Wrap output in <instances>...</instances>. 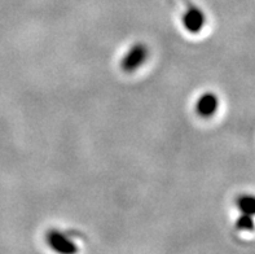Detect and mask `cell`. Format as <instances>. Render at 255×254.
I'll return each mask as SVG.
<instances>
[{
    "label": "cell",
    "mask_w": 255,
    "mask_h": 254,
    "mask_svg": "<svg viewBox=\"0 0 255 254\" xmlns=\"http://www.w3.org/2000/svg\"><path fill=\"white\" fill-rule=\"evenodd\" d=\"M150 57L148 44L141 40L129 45L120 60V69L126 74H133L146 64Z\"/></svg>",
    "instance_id": "6da1fadb"
},
{
    "label": "cell",
    "mask_w": 255,
    "mask_h": 254,
    "mask_svg": "<svg viewBox=\"0 0 255 254\" xmlns=\"http://www.w3.org/2000/svg\"><path fill=\"white\" fill-rule=\"evenodd\" d=\"M183 1H184V8H183L180 16L181 27L188 34L197 35L206 26V14L202 8H200L197 4H194L192 0H183Z\"/></svg>",
    "instance_id": "7a4b0ae2"
},
{
    "label": "cell",
    "mask_w": 255,
    "mask_h": 254,
    "mask_svg": "<svg viewBox=\"0 0 255 254\" xmlns=\"http://www.w3.org/2000/svg\"><path fill=\"white\" fill-rule=\"evenodd\" d=\"M45 243L49 249L56 253L73 254L79 251L75 235L70 231L60 229H49L45 232Z\"/></svg>",
    "instance_id": "3957f363"
},
{
    "label": "cell",
    "mask_w": 255,
    "mask_h": 254,
    "mask_svg": "<svg viewBox=\"0 0 255 254\" xmlns=\"http://www.w3.org/2000/svg\"><path fill=\"white\" fill-rule=\"evenodd\" d=\"M193 109L200 118H211L219 109V97L213 91L202 92L194 101Z\"/></svg>",
    "instance_id": "277c9868"
},
{
    "label": "cell",
    "mask_w": 255,
    "mask_h": 254,
    "mask_svg": "<svg viewBox=\"0 0 255 254\" xmlns=\"http://www.w3.org/2000/svg\"><path fill=\"white\" fill-rule=\"evenodd\" d=\"M236 208L241 213L255 216V196H253V195H240V196H237Z\"/></svg>",
    "instance_id": "5b68a950"
},
{
    "label": "cell",
    "mask_w": 255,
    "mask_h": 254,
    "mask_svg": "<svg viewBox=\"0 0 255 254\" xmlns=\"http://www.w3.org/2000/svg\"><path fill=\"white\" fill-rule=\"evenodd\" d=\"M235 226H236V229L239 230V231H254L255 229L254 216L241 213V216L237 218L236 225Z\"/></svg>",
    "instance_id": "8992f818"
}]
</instances>
